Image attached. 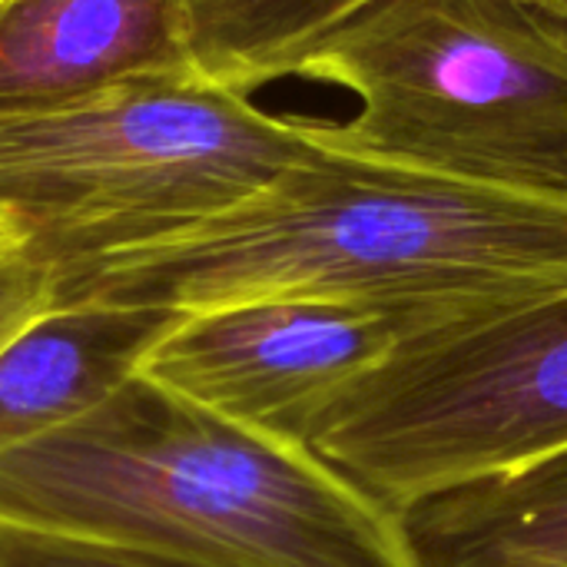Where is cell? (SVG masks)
Here are the masks:
<instances>
[{"mask_svg": "<svg viewBox=\"0 0 567 567\" xmlns=\"http://www.w3.org/2000/svg\"><path fill=\"white\" fill-rule=\"evenodd\" d=\"M56 299L179 316L319 299L395 316L412 339L567 289V203L485 189L319 143L196 226L53 266Z\"/></svg>", "mask_w": 567, "mask_h": 567, "instance_id": "obj_1", "label": "cell"}, {"mask_svg": "<svg viewBox=\"0 0 567 567\" xmlns=\"http://www.w3.org/2000/svg\"><path fill=\"white\" fill-rule=\"evenodd\" d=\"M0 528L203 567H422L405 522L319 452L143 375L0 455Z\"/></svg>", "mask_w": 567, "mask_h": 567, "instance_id": "obj_2", "label": "cell"}, {"mask_svg": "<svg viewBox=\"0 0 567 567\" xmlns=\"http://www.w3.org/2000/svg\"><path fill=\"white\" fill-rule=\"evenodd\" d=\"M296 76L362 103L306 116L329 150L567 203V30L525 0H365Z\"/></svg>", "mask_w": 567, "mask_h": 567, "instance_id": "obj_3", "label": "cell"}, {"mask_svg": "<svg viewBox=\"0 0 567 567\" xmlns=\"http://www.w3.org/2000/svg\"><path fill=\"white\" fill-rule=\"evenodd\" d=\"M319 143L199 73L0 116V213L53 262L166 236L272 186Z\"/></svg>", "mask_w": 567, "mask_h": 567, "instance_id": "obj_4", "label": "cell"}, {"mask_svg": "<svg viewBox=\"0 0 567 567\" xmlns=\"http://www.w3.org/2000/svg\"><path fill=\"white\" fill-rule=\"evenodd\" d=\"M312 452L399 518L567 452V289L402 342L332 402Z\"/></svg>", "mask_w": 567, "mask_h": 567, "instance_id": "obj_5", "label": "cell"}, {"mask_svg": "<svg viewBox=\"0 0 567 567\" xmlns=\"http://www.w3.org/2000/svg\"><path fill=\"white\" fill-rule=\"evenodd\" d=\"M412 329L395 316L319 299H262L183 316L140 375L276 442L312 449L332 402Z\"/></svg>", "mask_w": 567, "mask_h": 567, "instance_id": "obj_6", "label": "cell"}, {"mask_svg": "<svg viewBox=\"0 0 567 567\" xmlns=\"http://www.w3.org/2000/svg\"><path fill=\"white\" fill-rule=\"evenodd\" d=\"M196 73L183 0H0V116Z\"/></svg>", "mask_w": 567, "mask_h": 567, "instance_id": "obj_7", "label": "cell"}, {"mask_svg": "<svg viewBox=\"0 0 567 567\" xmlns=\"http://www.w3.org/2000/svg\"><path fill=\"white\" fill-rule=\"evenodd\" d=\"M179 312L56 299L0 346V455L100 409L140 375Z\"/></svg>", "mask_w": 567, "mask_h": 567, "instance_id": "obj_8", "label": "cell"}, {"mask_svg": "<svg viewBox=\"0 0 567 567\" xmlns=\"http://www.w3.org/2000/svg\"><path fill=\"white\" fill-rule=\"evenodd\" d=\"M422 567H567V452L402 515Z\"/></svg>", "mask_w": 567, "mask_h": 567, "instance_id": "obj_9", "label": "cell"}, {"mask_svg": "<svg viewBox=\"0 0 567 567\" xmlns=\"http://www.w3.org/2000/svg\"><path fill=\"white\" fill-rule=\"evenodd\" d=\"M365 0H183L199 76L252 96L296 76L306 50Z\"/></svg>", "mask_w": 567, "mask_h": 567, "instance_id": "obj_10", "label": "cell"}, {"mask_svg": "<svg viewBox=\"0 0 567 567\" xmlns=\"http://www.w3.org/2000/svg\"><path fill=\"white\" fill-rule=\"evenodd\" d=\"M53 302V262L17 219L0 213V346Z\"/></svg>", "mask_w": 567, "mask_h": 567, "instance_id": "obj_11", "label": "cell"}, {"mask_svg": "<svg viewBox=\"0 0 567 567\" xmlns=\"http://www.w3.org/2000/svg\"><path fill=\"white\" fill-rule=\"evenodd\" d=\"M0 567H203L140 551L90 545L76 538L37 535L23 528H0Z\"/></svg>", "mask_w": 567, "mask_h": 567, "instance_id": "obj_12", "label": "cell"}, {"mask_svg": "<svg viewBox=\"0 0 567 567\" xmlns=\"http://www.w3.org/2000/svg\"><path fill=\"white\" fill-rule=\"evenodd\" d=\"M525 3H532L535 10L548 13L555 23H561L567 30V0H525Z\"/></svg>", "mask_w": 567, "mask_h": 567, "instance_id": "obj_13", "label": "cell"}]
</instances>
